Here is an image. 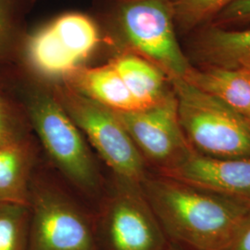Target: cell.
Returning a JSON list of instances; mask_svg holds the SVG:
<instances>
[{
  "label": "cell",
  "instance_id": "cell-1",
  "mask_svg": "<svg viewBox=\"0 0 250 250\" xmlns=\"http://www.w3.org/2000/svg\"><path fill=\"white\" fill-rule=\"evenodd\" d=\"M142 189L170 243L189 250H229L250 217L249 204L161 174Z\"/></svg>",
  "mask_w": 250,
  "mask_h": 250
},
{
  "label": "cell",
  "instance_id": "cell-2",
  "mask_svg": "<svg viewBox=\"0 0 250 250\" xmlns=\"http://www.w3.org/2000/svg\"><path fill=\"white\" fill-rule=\"evenodd\" d=\"M92 7L102 49L109 58L138 55L160 68L169 81L185 79L193 69L179 43L170 0H94Z\"/></svg>",
  "mask_w": 250,
  "mask_h": 250
},
{
  "label": "cell",
  "instance_id": "cell-3",
  "mask_svg": "<svg viewBox=\"0 0 250 250\" xmlns=\"http://www.w3.org/2000/svg\"><path fill=\"white\" fill-rule=\"evenodd\" d=\"M0 82L23 108L54 164L76 187L85 191L99 185V172L79 128L55 97L51 84L20 64L0 68Z\"/></svg>",
  "mask_w": 250,
  "mask_h": 250
},
{
  "label": "cell",
  "instance_id": "cell-4",
  "mask_svg": "<svg viewBox=\"0 0 250 250\" xmlns=\"http://www.w3.org/2000/svg\"><path fill=\"white\" fill-rule=\"evenodd\" d=\"M102 49L99 25L91 14L69 11L30 30L21 62L36 78L62 83Z\"/></svg>",
  "mask_w": 250,
  "mask_h": 250
},
{
  "label": "cell",
  "instance_id": "cell-5",
  "mask_svg": "<svg viewBox=\"0 0 250 250\" xmlns=\"http://www.w3.org/2000/svg\"><path fill=\"white\" fill-rule=\"evenodd\" d=\"M170 83L180 125L195 151L218 158H250V125L246 120L188 81Z\"/></svg>",
  "mask_w": 250,
  "mask_h": 250
},
{
  "label": "cell",
  "instance_id": "cell-6",
  "mask_svg": "<svg viewBox=\"0 0 250 250\" xmlns=\"http://www.w3.org/2000/svg\"><path fill=\"white\" fill-rule=\"evenodd\" d=\"M50 84L65 111L117 179L142 186L148 175L146 161L116 113L64 83Z\"/></svg>",
  "mask_w": 250,
  "mask_h": 250
},
{
  "label": "cell",
  "instance_id": "cell-7",
  "mask_svg": "<svg viewBox=\"0 0 250 250\" xmlns=\"http://www.w3.org/2000/svg\"><path fill=\"white\" fill-rule=\"evenodd\" d=\"M114 112L146 163H151L160 173L175 166L194 150L180 125L173 90L151 107Z\"/></svg>",
  "mask_w": 250,
  "mask_h": 250
},
{
  "label": "cell",
  "instance_id": "cell-8",
  "mask_svg": "<svg viewBox=\"0 0 250 250\" xmlns=\"http://www.w3.org/2000/svg\"><path fill=\"white\" fill-rule=\"evenodd\" d=\"M105 229L110 250H166L169 244L142 186L120 179L107 204Z\"/></svg>",
  "mask_w": 250,
  "mask_h": 250
},
{
  "label": "cell",
  "instance_id": "cell-9",
  "mask_svg": "<svg viewBox=\"0 0 250 250\" xmlns=\"http://www.w3.org/2000/svg\"><path fill=\"white\" fill-rule=\"evenodd\" d=\"M29 250H95L89 224L68 199L48 188L31 194Z\"/></svg>",
  "mask_w": 250,
  "mask_h": 250
},
{
  "label": "cell",
  "instance_id": "cell-10",
  "mask_svg": "<svg viewBox=\"0 0 250 250\" xmlns=\"http://www.w3.org/2000/svg\"><path fill=\"white\" fill-rule=\"evenodd\" d=\"M160 174L250 205V158H218L193 150Z\"/></svg>",
  "mask_w": 250,
  "mask_h": 250
},
{
  "label": "cell",
  "instance_id": "cell-11",
  "mask_svg": "<svg viewBox=\"0 0 250 250\" xmlns=\"http://www.w3.org/2000/svg\"><path fill=\"white\" fill-rule=\"evenodd\" d=\"M188 59L203 67L250 69V28L230 30L209 24L202 27L188 44Z\"/></svg>",
  "mask_w": 250,
  "mask_h": 250
},
{
  "label": "cell",
  "instance_id": "cell-12",
  "mask_svg": "<svg viewBox=\"0 0 250 250\" xmlns=\"http://www.w3.org/2000/svg\"><path fill=\"white\" fill-rule=\"evenodd\" d=\"M62 83L113 111L127 112L140 109L108 61L99 66H81L69 73Z\"/></svg>",
  "mask_w": 250,
  "mask_h": 250
},
{
  "label": "cell",
  "instance_id": "cell-13",
  "mask_svg": "<svg viewBox=\"0 0 250 250\" xmlns=\"http://www.w3.org/2000/svg\"><path fill=\"white\" fill-rule=\"evenodd\" d=\"M184 80L223 102L250 125V69L193 67Z\"/></svg>",
  "mask_w": 250,
  "mask_h": 250
},
{
  "label": "cell",
  "instance_id": "cell-14",
  "mask_svg": "<svg viewBox=\"0 0 250 250\" xmlns=\"http://www.w3.org/2000/svg\"><path fill=\"white\" fill-rule=\"evenodd\" d=\"M107 61L115 68L140 109L160 103L172 92L167 75L138 55L118 54Z\"/></svg>",
  "mask_w": 250,
  "mask_h": 250
},
{
  "label": "cell",
  "instance_id": "cell-15",
  "mask_svg": "<svg viewBox=\"0 0 250 250\" xmlns=\"http://www.w3.org/2000/svg\"><path fill=\"white\" fill-rule=\"evenodd\" d=\"M32 156L21 138L0 146V204L30 206Z\"/></svg>",
  "mask_w": 250,
  "mask_h": 250
},
{
  "label": "cell",
  "instance_id": "cell-16",
  "mask_svg": "<svg viewBox=\"0 0 250 250\" xmlns=\"http://www.w3.org/2000/svg\"><path fill=\"white\" fill-rule=\"evenodd\" d=\"M37 0H0V68L21 62Z\"/></svg>",
  "mask_w": 250,
  "mask_h": 250
},
{
  "label": "cell",
  "instance_id": "cell-17",
  "mask_svg": "<svg viewBox=\"0 0 250 250\" xmlns=\"http://www.w3.org/2000/svg\"><path fill=\"white\" fill-rule=\"evenodd\" d=\"M177 33L206 26L235 0H170Z\"/></svg>",
  "mask_w": 250,
  "mask_h": 250
},
{
  "label": "cell",
  "instance_id": "cell-18",
  "mask_svg": "<svg viewBox=\"0 0 250 250\" xmlns=\"http://www.w3.org/2000/svg\"><path fill=\"white\" fill-rule=\"evenodd\" d=\"M30 206L0 204V250H26Z\"/></svg>",
  "mask_w": 250,
  "mask_h": 250
},
{
  "label": "cell",
  "instance_id": "cell-19",
  "mask_svg": "<svg viewBox=\"0 0 250 250\" xmlns=\"http://www.w3.org/2000/svg\"><path fill=\"white\" fill-rule=\"evenodd\" d=\"M22 118H26V116L21 105L12 93L1 83L0 146L21 139L19 133Z\"/></svg>",
  "mask_w": 250,
  "mask_h": 250
},
{
  "label": "cell",
  "instance_id": "cell-20",
  "mask_svg": "<svg viewBox=\"0 0 250 250\" xmlns=\"http://www.w3.org/2000/svg\"><path fill=\"white\" fill-rule=\"evenodd\" d=\"M250 21V0H235L219 13L209 24L224 27Z\"/></svg>",
  "mask_w": 250,
  "mask_h": 250
},
{
  "label": "cell",
  "instance_id": "cell-21",
  "mask_svg": "<svg viewBox=\"0 0 250 250\" xmlns=\"http://www.w3.org/2000/svg\"><path fill=\"white\" fill-rule=\"evenodd\" d=\"M229 250H250V217L243 224Z\"/></svg>",
  "mask_w": 250,
  "mask_h": 250
},
{
  "label": "cell",
  "instance_id": "cell-22",
  "mask_svg": "<svg viewBox=\"0 0 250 250\" xmlns=\"http://www.w3.org/2000/svg\"><path fill=\"white\" fill-rule=\"evenodd\" d=\"M166 250H189L188 249H185V248H183V247H180L178 245H176V244H173V243H169L168 244V247H167V249Z\"/></svg>",
  "mask_w": 250,
  "mask_h": 250
},
{
  "label": "cell",
  "instance_id": "cell-23",
  "mask_svg": "<svg viewBox=\"0 0 250 250\" xmlns=\"http://www.w3.org/2000/svg\"><path fill=\"white\" fill-rule=\"evenodd\" d=\"M0 87H1V83H0Z\"/></svg>",
  "mask_w": 250,
  "mask_h": 250
}]
</instances>
